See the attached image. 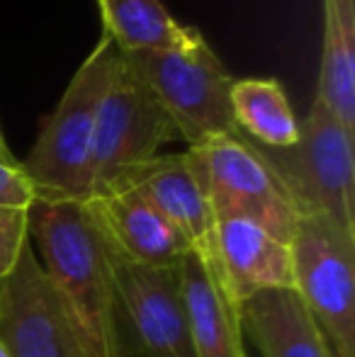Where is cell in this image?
<instances>
[{
  "mask_svg": "<svg viewBox=\"0 0 355 357\" xmlns=\"http://www.w3.org/2000/svg\"><path fill=\"white\" fill-rule=\"evenodd\" d=\"M263 149V146H261ZM299 216H324L355 234V134L319 100L289 149H263Z\"/></svg>",
  "mask_w": 355,
  "mask_h": 357,
  "instance_id": "277c9868",
  "label": "cell"
},
{
  "mask_svg": "<svg viewBox=\"0 0 355 357\" xmlns=\"http://www.w3.org/2000/svg\"><path fill=\"white\" fill-rule=\"evenodd\" d=\"M112 248V245H109ZM124 335L139 357H195L178 265H144L112 250Z\"/></svg>",
  "mask_w": 355,
  "mask_h": 357,
  "instance_id": "9c48e42d",
  "label": "cell"
},
{
  "mask_svg": "<svg viewBox=\"0 0 355 357\" xmlns=\"http://www.w3.org/2000/svg\"><path fill=\"white\" fill-rule=\"evenodd\" d=\"M243 333L263 357H331L328 343L294 289H270L241 304Z\"/></svg>",
  "mask_w": 355,
  "mask_h": 357,
  "instance_id": "5bb4252c",
  "label": "cell"
},
{
  "mask_svg": "<svg viewBox=\"0 0 355 357\" xmlns=\"http://www.w3.org/2000/svg\"><path fill=\"white\" fill-rule=\"evenodd\" d=\"M232 109L239 132L263 149H289L299 139V122L275 78H243L232 85Z\"/></svg>",
  "mask_w": 355,
  "mask_h": 357,
  "instance_id": "e0dca14e",
  "label": "cell"
},
{
  "mask_svg": "<svg viewBox=\"0 0 355 357\" xmlns=\"http://www.w3.org/2000/svg\"><path fill=\"white\" fill-rule=\"evenodd\" d=\"M217 253L239 301L270 289H294L292 248L248 219L217 221Z\"/></svg>",
  "mask_w": 355,
  "mask_h": 357,
  "instance_id": "4fadbf2b",
  "label": "cell"
},
{
  "mask_svg": "<svg viewBox=\"0 0 355 357\" xmlns=\"http://www.w3.org/2000/svg\"><path fill=\"white\" fill-rule=\"evenodd\" d=\"M0 357H10V353H8V348H5L3 340H0Z\"/></svg>",
  "mask_w": 355,
  "mask_h": 357,
  "instance_id": "44dd1931",
  "label": "cell"
},
{
  "mask_svg": "<svg viewBox=\"0 0 355 357\" xmlns=\"http://www.w3.org/2000/svg\"><path fill=\"white\" fill-rule=\"evenodd\" d=\"M197 163L214 219H248L289 243L299 214L263 149L243 134L188 146Z\"/></svg>",
  "mask_w": 355,
  "mask_h": 357,
  "instance_id": "5b68a950",
  "label": "cell"
},
{
  "mask_svg": "<svg viewBox=\"0 0 355 357\" xmlns=\"http://www.w3.org/2000/svg\"><path fill=\"white\" fill-rule=\"evenodd\" d=\"M331 357H333V355H331Z\"/></svg>",
  "mask_w": 355,
  "mask_h": 357,
  "instance_id": "603a6c76",
  "label": "cell"
},
{
  "mask_svg": "<svg viewBox=\"0 0 355 357\" xmlns=\"http://www.w3.org/2000/svg\"><path fill=\"white\" fill-rule=\"evenodd\" d=\"M119 56L112 39L103 34L73 73L54 112L42 119L32 151L20 160L37 199H90L98 109Z\"/></svg>",
  "mask_w": 355,
  "mask_h": 357,
  "instance_id": "7a4b0ae2",
  "label": "cell"
},
{
  "mask_svg": "<svg viewBox=\"0 0 355 357\" xmlns=\"http://www.w3.org/2000/svg\"><path fill=\"white\" fill-rule=\"evenodd\" d=\"M195 357H246L241 301L219 255L188 248L178 260Z\"/></svg>",
  "mask_w": 355,
  "mask_h": 357,
  "instance_id": "8fae6325",
  "label": "cell"
},
{
  "mask_svg": "<svg viewBox=\"0 0 355 357\" xmlns=\"http://www.w3.org/2000/svg\"><path fill=\"white\" fill-rule=\"evenodd\" d=\"M0 340L10 357H90L32 241L0 280Z\"/></svg>",
  "mask_w": 355,
  "mask_h": 357,
  "instance_id": "ba28073f",
  "label": "cell"
},
{
  "mask_svg": "<svg viewBox=\"0 0 355 357\" xmlns=\"http://www.w3.org/2000/svg\"><path fill=\"white\" fill-rule=\"evenodd\" d=\"M122 56L161 102L188 146L241 134L232 109L236 78L204 42L202 32L185 47Z\"/></svg>",
  "mask_w": 355,
  "mask_h": 357,
  "instance_id": "3957f363",
  "label": "cell"
},
{
  "mask_svg": "<svg viewBox=\"0 0 355 357\" xmlns=\"http://www.w3.org/2000/svg\"><path fill=\"white\" fill-rule=\"evenodd\" d=\"M129 357H139V355H134V353H132V355H129Z\"/></svg>",
  "mask_w": 355,
  "mask_h": 357,
  "instance_id": "7402d4cb",
  "label": "cell"
},
{
  "mask_svg": "<svg viewBox=\"0 0 355 357\" xmlns=\"http://www.w3.org/2000/svg\"><path fill=\"white\" fill-rule=\"evenodd\" d=\"M0 163H8V165H20V160L15 158V153L10 151L8 142H5L3 132H0Z\"/></svg>",
  "mask_w": 355,
  "mask_h": 357,
  "instance_id": "ffe728a7",
  "label": "cell"
},
{
  "mask_svg": "<svg viewBox=\"0 0 355 357\" xmlns=\"http://www.w3.org/2000/svg\"><path fill=\"white\" fill-rule=\"evenodd\" d=\"M178 139L180 134L168 112L124 56H119L98 109L90 197L107 192L119 175L158 155L161 146Z\"/></svg>",
  "mask_w": 355,
  "mask_h": 357,
  "instance_id": "52a82bcc",
  "label": "cell"
},
{
  "mask_svg": "<svg viewBox=\"0 0 355 357\" xmlns=\"http://www.w3.org/2000/svg\"><path fill=\"white\" fill-rule=\"evenodd\" d=\"M37 199L34 185L20 165L0 163V207L29 209Z\"/></svg>",
  "mask_w": 355,
  "mask_h": 357,
  "instance_id": "d6986e66",
  "label": "cell"
},
{
  "mask_svg": "<svg viewBox=\"0 0 355 357\" xmlns=\"http://www.w3.org/2000/svg\"><path fill=\"white\" fill-rule=\"evenodd\" d=\"M292 248L294 291L333 357H355V234L324 216H299Z\"/></svg>",
  "mask_w": 355,
  "mask_h": 357,
  "instance_id": "8992f818",
  "label": "cell"
},
{
  "mask_svg": "<svg viewBox=\"0 0 355 357\" xmlns=\"http://www.w3.org/2000/svg\"><path fill=\"white\" fill-rule=\"evenodd\" d=\"M107 243L117 255L144 265H178L185 241L137 190H109L88 199Z\"/></svg>",
  "mask_w": 355,
  "mask_h": 357,
  "instance_id": "7c38bea8",
  "label": "cell"
},
{
  "mask_svg": "<svg viewBox=\"0 0 355 357\" xmlns=\"http://www.w3.org/2000/svg\"><path fill=\"white\" fill-rule=\"evenodd\" d=\"M103 34L119 54L178 49L197 37V29L180 24L161 0H98Z\"/></svg>",
  "mask_w": 355,
  "mask_h": 357,
  "instance_id": "2e32d148",
  "label": "cell"
},
{
  "mask_svg": "<svg viewBox=\"0 0 355 357\" xmlns=\"http://www.w3.org/2000/svg\"><path fill=\"white\" fill-rule=\"evenodd\" d=\"M29 241L47 278L66 304L90 357H129L114 284L112 248L88 199H34Z\"/></svg>",
  "mask_w": 355,
  "mask_h": 357,
  "instance_id": "6da1fadb",
  "label": "cell"
},
{
  "mask_svg": "<svg viewBox=\"0 0 355 357\" xmlns=\"http://www.w3.org/2000/svg\"><path fill=\"white\" fill-rule=\"evenodd\" d=\"M137 190L158 209L185 245L207 255L217 253V219L209 207L202 178L192 153H158L129 168L112 183L109 190ZM107 190V192H109ZM105 195V192H103Z\"/></svg>",
  "mask_w": 355,
  "mask_h": 357,
  "instance_id": "30bf717a",
  "label": "cell"
},
{
  "mask_svg": "<svg viewBox=\"0 0 355 357\" xmlns=\"http://www.w3.org/2000/svg\"><path fill=\"white\" fill-rule=\"evenodd\" d=\"M324 42L317 100L355 134V0H322Z\"/></svg>",
  "mask_w": 355,
  "mask_h": 357,
  "instance_id": "9a60e30c",
  "label": "cell"
},
{
  "mask_svg": "<svg viewBox=\"0 0 355 357\" xmlns=\"http://www.w3.org/2000/svg\"><path fill=\"white\" fill-rule=\"evenodd\" d=\"M29 243L27 209L0 207V280L17 265L20 253Z\"/></svg>",
  "mask_w": 355,
  "mask_h": 357,
  "instance_id": "ac0fdd59",
  "label": "cell"
}]
</instances>
